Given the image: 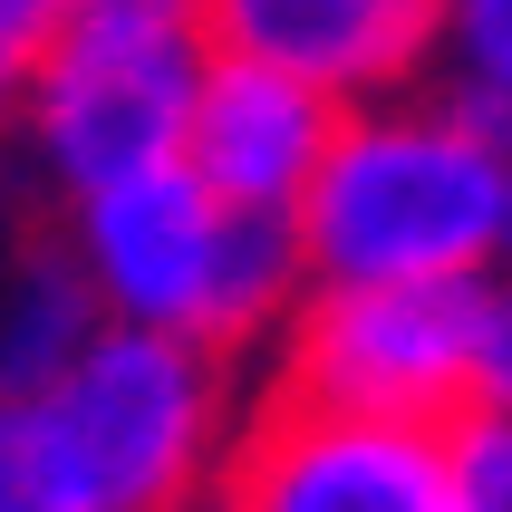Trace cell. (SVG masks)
I'll return each instance as SVG.
<instances>
[{
    "instance_id": "9",
    "label": "cell",
    "mask_w": 512,
    "mask_h": 512,
    "mask_svg": "<svg viewBox=\"0 0 512 512\" xmlns=\"http://www.w3.org/2000/svg\"><path fill=\"white\" fill-rule=\"evenodd\" d=\"M97 329H107V310H97V290H87L78 252L49 232V242L10 271V290H0V397L49 387V377L68 368L87 339H97Z\"/></svg>"
},
{
    "instance_id": "13",
    "label": "cell",
    "mask_w": 512,
    "mask_h": 512,
    "mask_svg": "<svg viewBox=\"0 0 512 512\" xmlns=\"http://www.w3.org/2000/svg\"><path fill=\"white\" fill-rule=\"evenodd\" d=\"M474 406L512 416V281L503 271H484V300H474Z\"/></svg>"
},
{
    "instance_id": "1",
    "label": "cell",
    "mask_w": 512,
    "mask_h": 512,
    "mask_svg": "<svg viewBox=\"0 0 512 512\" xmlns=\"http://www.w3.org/2000/svg\"><path fill=\"white\" fill-rule=\"evenodd\" d=\"M232 358L107 319L29 397H0V512H203L232 455Z\"/></svg>"
},
{
    "instance_id": "2",
    "label": "cell",
    "mask_w": 512,
    "mask_h": 512,
    "mask_svg": "<svg viewBox=\"0 0 512 512\" xmlns=\"http://www.w3.org/2000/svg\"><path fill=\"white\" fill-rule=\"evenodd\" d=\"M512 136H493L445 78L358 97L300 194V252L319 281H464L493 271Z\"/></svg>"
},
{
    "instance_id": "4",
    "label": "cell",
    "mask_w": 512,
    "mask_h": 512,
    "mask_svg": "<svg viewBox=\"0 0 512 512\" xmlns=\"http://www.w3.org/2000/svg\"><path fill=\"white\" fill-rule=\"evenodd\" d=\"M474 300H484V271H464V281H319L271 348L281 358L271 387L358 406V416L455 426L474 406Z\"/></svg>"
},
{
    "instance_id": "17",
    "label": "cell",
    "mask_w": 512,
    "mask_h": 512,
    "mask_svg": "<svg viewBox=\"0 0 512 512\" xmlns=\"http://www.w3.org/2000/svg\"><path fill=\"white\" fill-rule=\"evenodd\" d=\"M203 512H223V503H203Z\"/></svg>"
},
{
    "instance_id": "8",
    "label": "cell",
    "mask_w": 512,
    "mask_h": 512,
    "mask_svg": "<svg viewBox=\"0 0 512 512\" xmlns=\"http://www.w3.org/2000/svg\"><path fill=\"white\" fill-rule=\"evenodd\" d=\"M203 29H213V49L300 68L358 107V97L435 78L445 0H203Z\"/></svg>"
},
{
    "instance_id": "16",
    "label": "cell",
    "mask_w": 512,
    "mask_h": 512,
    "mask_svg": "<svg viewBox=\"0 0 512 512\" xmlns=\"http://www.w3.org/2000/svg\"><path fill=\"white\" fill-rule=\"evenodd\" d=\"M493 271L512 281V174H503V232H493Z\"/></svg>"
},
{
    "instance_id": "10",
    "label": "cell",
    "mask_w": 512,
    "mask_h": 512,
    "mask_svg": "<svg viewBox=\"0 0 512 512\" xmlns=\"http://www.w3.org/2000/svg\"><path fill=\"white\" fill-rule=\"evenodd\" d=\"M435 78L455 87L493 136H512V0H445Z\"/></svg>"
},
{
    "instance_id": "6",
    "label": "cell",
    "mask_w": 512,
    "mask_h": 512,
    "mask_svg": "<svg viewBox=\"0 0 512 512\" xmlns=\"http://www.w3.org/2000/svg\"><path fill=\"white\" fill-rule=\"evenodd\" d=\"M213 503L223 512H445V426L358 416V406L271 387L232 435Z\"/></svg>"
},
{
    "instance_id": "14",
    "label": "cell",
    "mask_w": 512,
    "mask_h": 512,
    "mask_svg": "<svg viewBox=\"0 0 512 512\" xmlns=\"http://www.w3.org/2000/svg\"><path fill=\"white\" fill-rule=\"evenodd\" d=\"M58 20H68V0H0V49H10V58H39L58 39Z\"/></svg>"
},
{
    "instance_id": "7",
    "label": "cell",
    "mask_w": 512,
    "mask_h": 512,
    "mask_svg": "<svg viewBox=\"0 0 512 512\" xmlns=\"http://www.w3.org/2000/svg\"><path fill=\"white\" fill-rule=\"evenodd\" d=\"M339 116L348 97H329L319 78L213 49L194 78V116H184V165L242 213H300V194L339 145Z\"/></svg>"
},
{
    "instance_id": "15",
    "label": "cell",
    "mask_w": 512,
    "mask_h": 512,
    "mask_svg": "<svg viewBox=\"0 0 512 512\" xmlns=\"http://www.w3.org/2000/svg\"><path fill=\"white\" fill-rule=\"evenodd\" d=\"M20 78H29V58H10V49H0V136L20 126Z\"/></svg>"
},
{
    "instance_id": "11",
    "label": "cell",
    "mask_w": 512,
    "mask_h": 512,
    "mask_svg": "<svg viewBox=\"0 0 512 512\" xmlns=\"http://www.w3.org/2000/svg\"><path fill=\"white\" fill-rule=\"evenodd\" d=\"M445 512H512V416L464 406L445 426Z\"/></svg>"
},
{
    "instance_id": "3",
    "label": "cell",
    "mask_w": 512,
    "mask_h": 512,
    "mask_svg": "<svg viewBox=\"0 0 512 512\" xmlns=\"http://www.w3.org/2000/svg\"><path fill=\"white\" fill-rule=\"evenodd\" d=\"M58 242L78 252L107 319L184 329V339L223 348L232 368L252 348H281V329L310 300L300 213H242L184 155L116 174L97 194H68L58 203Z\"/></svg>"
},
{
    "instance_id": "5",
    "label": "cell",
    "mask_w": 512,
    "mask_h": 512,
    "mask_svg": "<svg viewBox=\"0 0 512 512\" xmlns=\"http://www.w3.org/2000/svg\"><path fill=\"white\" fill-rule=\"evenodd\" d=\"M213 39H107V29H58L20 78V145L49 174V194H97L116 174L174 165L184 116Z\"/></svg>"
},
{
    "instance_id": "12",
    "label": "cell",
    "mask_w": 512,
    "mask_h": 512,
    "mask_svg": "<svg viewBox=\"0 0 512 512\" xmlns=\"http://www.w3.org/2000/svg\"><path fill=\"white\" fill-rule=\"evenodd\" d=\"M58 29H107V39H213L203 0H68Z\"/></svg>"
}]
</instances>
